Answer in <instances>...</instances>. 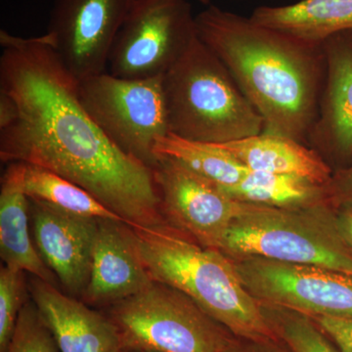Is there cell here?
<instances>
[{"mask_svg": "<svg viewBox=\"0 0 352 352\" xmlns=\"http://www.w3.org/2000/svg\"><path fill=\"white\" fill-rule=\"evenodd\" d=\"M25 273L7 265L0 270V352L7 351L21 309L31 298Z\"/></svg>", "mask_w": 352, "mask_h": 352, "instance_id": "obj_23", "label": "cell"}, {"mask_svg": "<svg viewBox=\"0 0 352 352\" xmlns=\"http://www.w3.org/2000/svg\"><path fill=\"white\" fill-rule=\"evenodd\" d=\"M106 314L119 329L122 347L129 349L221 352L237 338L188 296L157 281L113 303Z\"/></svg>", "mask_w": 352, "mask_h": 352, "instance_id": "obj_6", "label": "cell"}, {"mask_svg": "<svg viewBox=\"0 0 352 352\" xmlns=\"http://www.w3.org/2000/svg\"><path fill=\"white\" fill-rule=\"evenodd\" d=\"M134 0H56L45 36L78 82L105 73Z\"/></svg>", "mask_w": 352, "mask_h": 352, "instance_id": "obj_11", "label": "cell"}, {"mask_svg": "<svg viewBox=\"0 0 352 352\" xmlns=\"http://www.w3.org/2000/svg\"><path fill=\"white\" fill-rule=\"evenodd\" d=\"M170 133L226 144L263 131V120L219 57L197 36L164 76Z\"/></svg>", "mask_w": 352, "mask_h": 352, "instance_id": "obj_4", "label": "cell"}, {"mask_svg": "<svg viewBox=\"0 0 352 352\" xmlns=\"http://www.w3.org/2000/svg\"><path fill=\"white\" fill-rule=\"evenodd\" d=\"M30 212L39 256L69 295L82 298L99 219L65 214L34 199H30Z\"/></svg>", "mask_w": 352, "mask_h": 352, "instance_id": "obj_13", "label": "cell"}, {"mask_svg": "<svg viewBox=\"0 0 352 352\" xmlns=\"http://www.w3.org/2000/svg\"><path fill=\"white\" fill-rule=\"evenodd\" d=\"M59 347L41 312L30 298L21 309L6 352H58Z\"/></svg>", "mask_w": 352, "mask_h": 352, "instance_id": "obj_24", "label": "cell"}, {"mask_svg": "<svg viewBox=\"0 0 352 352\" xmlns=\"http://www.w3.org/2000/svg\"><path fill=\"white\" fill-rule=\"evenodd\" d=\"M340 352H352V318L310 317Z\"/></svg>", "mask_w": 352, "mask_h": 352, "instance_id": "obj_25", "label": "cell"}, {"mask_svg": "<svg viewBox=\"0 0 352 352\" xmlns=\"http://www.w3.org/2000/svg\"><path fill=\"white\" fill-rule=\"evenodd\" d=\"M221 352H292L289 346L278 337L266 339L236 338L232 344Z\"/></svg>", "mask_w": 352, "mask_h": 352, "instance_id": "obj_26", "label": "cell"}, {"mask_svg": "<svg viewBox=\"0 0 352 352\" xmlns=\"http://www.w3.org/2000/svg\"><path fill=\"white\" fill-rule=\"evenodd\" d=\"M219 251L232 261L261 256L352 274V252L340 237L332 204L287 210L245 203Z\"/></svg>", "mask_w": 352, "mask_h": 352, "instance_id": "obj_5", "label": "cell"}, {"mask_svg": "<svg viewBox=\"0 0 352 352\" xmlns=\"http://www.w3.org/2000/svg\"><path fill=\"white\" fill-rule=\"evenodd\" d=\"M131 228L154 281L182 291L235 337H277L223 252L204 248L170 226Z\"/></svg>", "mask_w": 352, "mask_h": 352, "instance_id": "obj_3", "label": "cell"}, {"mask_svg": "<svg viewBox=\"0 0 352 352\" xmlns=\"http://www.w3.org/2000/svg\"><path fill=\"white\" fill-rule=\"evenodd\" d=\"M219 145L252 171L300 176L320 183H328L333 176L332 168L318 153L287 136L261 132Z\"/></svg>", "mask_w": 352, "mask_h": 352, "instance_id": "obj_17", "label": "cell"}, {"mask_svg": "<svg viewBox=\"0 0 352 352\" xmlns=\"http://www.w3.org/2000/svg\"><path fill=\"white\" fill-rule=\"evenodd\" d=\"M333 207L352 199V164L344 170L336 171L327 184Z\"/></svg>", "mask_w": 352, "mask_h": 352, "instance_id": "obj_27", "label": "cell"}, {"mask_svg": "<svg viewBox=\"0 0 352 352\" xmlns=\"http://www.w3.org/2000/svg\"><path fill=\"white\" fill-rule=\"evenodd\" d=\"M232 261L245 288L261 305L309 317L352 318L351 273L261 256Z\"/></svg>", "mask_w": 352, "mask_h": 352, "instance_id": "obj_9", "label": "cell"}, {"mask_svg": "<svg viewBox=\"0 0 352 352\" xmlns=\"http://www.w3.org/2000/svg\"><path fill=\"white\" fill-rule=\"evenodd\" d=\"M197 36L187 0H134L111 50L110 74L127 80L164 76Z\"/></svg>", "mask_w": 352, "mask_h": 352, "instance_id": "obj_8", "label": "cell"}, {"mask_svg": "<svg viewBox=\"0 0 352 352\" xmlns=\"http://www.w3.org/2000/svg\"><path fill=\"white\" fill-rule=\"evenodd\" d=\"M25 191L30 199L76 217L124 221L76 183L39 166L25 164Z\"/></svg>", "mask_w": 352, "mask_h": 352, "instance_id": "obj_21", "label": "cell"}, {"mask_svg": "<svg viewBox=\"0 0 352 352\" xmlns=\"http://www.w3.org/2000/svg\"><path fill=\"white\" fill-rule=\"evenodd\" d=\"M83 107L111 141L154 168L157 139L170 134L164 76L127 80L102 73L78 82Z\"/></svg>", "mask_w": 352, "mask_h": 352, "instance_id": "obj_7", "label": "cell"}, {"mask_svg": "<svg viewBox=\"0 0 352 352\" xmlns=\"http://www.w3.org/2000/svg\"><path fill=\"white\" fill-rule=\"evenodd\" d=\"M261 308L273 332L292 352H340L307 315L283 307Z\"/></svg>", "mask_w": 352, "mask_h": 352, "instance_id": "obj_22", "label": "cell"}, {"mask_svg": "<svg viewBox=\"0 0 352 352\" xmlns=\"http://www.w3.org/2000/svg\"><path fill=\"white\" fill-rule=\"evenodd\" d=\"M30 296L47 324L61 352H120L119 329L103 312L66 295L38 277L29 281Z\"/></svg>", "mask_w": 352, "mask_h": 352, "instance_id": "obj_15", "label": "cell"}, {"mask_svg": "<svg viewBox=\"0 0 352 352\" xmlns=\"http://www.w3.org/2000/svg\"><path fill=\"white\" fill-rule=\"evenodd\" d=\"M153 173L168 223L204 248L220 250L245 203L170 157L159 156Z\"/></svg>", "mask_w": 352, "mask_h": 352, "instance_id": "obj_10", "label": "cell"}, {"mask_svg": "<svg viewBox=\"0 0 352 352\" xmlns=\"http://www.w3.org/2000/svg\"><path fill=\"white\" fill-rule=\"evenodd\" d=\"M327 184L300 176L249 170L239 184L222 191L244 203L298 210L332 204Z\"/></svg>", "mask_w": 352, "mask_h": 352, "instance_id": "obj_19", "label": "cell"}, {"mask_svg": "<svg viewBox=\"0 0 352 352\" xmlns=\"http://www.w3.org/2000/svg\"><path fill=\"white\" fill-rule=\"evenodd\" d=\"M326 78L307 145L333 173L352 164V30L323 41Z\"/></svg>", "mask_w": 352, "mask_h": 352, "instance_id": "obj_12", "label": "cell"}, {"mask_svg": "<svg viewBox=\"0 0 352 352\" xmlns=\"http://www.w3.org/2000/svg\"><path fill=\"white\" fill-rule=\"evenodd\" d=\"M120 352H157L155 351H149V349H129V347H122Z\"/></svg>", "mask_w": 352, "mask_h": 352, "instance_id": "obj_29", "label": "cell"}, {"mask_svg": "<svg viewBox=\"0 0 352 352\" xmlns=\"http://www.w3.org/2000/svg\"><path fill=\"white\" fill-rule=\"evenodd\" d=\"M197 1L201 2L204 6H210V2L212 0H197Z\"/></svg>", "mask_w": 352, "mask_h": 352, "instance_id": "obj_30", "label": "cell"}, {"mask_svg": "<svg viewBox=\"0 0 352 352\" xmlns=\"http://www.w3.org/2000/svg\"><path fill=\"white\" fill-rule=\"evenodd\" d=\"M155 153L177 160L221 190L239 184L250 170L223 146L189 141L170 133L157 139Z\"/></svg>", "mask_w": 352, "mask_h": 352, "instance_id": "obj_20", "label": "cell"}, {"mask_svg": "<svg viewBox=\"0 0 352 352\" xmlns=\"http://www.w3.org/2000/svg\"><path fill=\"white\" fill-rule=\"evenodd\" d=\"M199 38L219 58L263 120V131L307 145L326 78L323 43L215 6L196 15Z\"/></svg>", "mask_w": 352, "mask_h": 352, "instance_id": "obj_2", "label": "cell"}, {"mask_svg": "<svg viewBox=\"0 0 352 352\" xmlns=\"http://www.w3.org/2000/svg\"><path fill=\"white\" fill-rule=\"evenodd\" d=\"M0 91L16 107L0 129L2 163L39 166L87 190L131 227L168 226L152 168L120 150L88 115L45 34L0 31Z\"/></svg>", "mask_w": 352, "mask_h": 352, "instance_id": "obj_1", "label": "cell"}, {"mask_svg": "<svg viewBox=\"0 0 352 352\" xmlns=\"http://www.w3.org/2000/svg\"><path fill=\"white\" fill-rule=\"evenodd\" d=\"M25 164H7L0 186V256L18 268L57 286L54 273L39 256L30 234V199L25 191Z\"/></svg>", "mask_w": 352, "mask_h": 352, "instance_id": "obj_16", "label": "cell"}, {"mask_svg": "<svg viewBox=\"0 0 352 352\" xmlns=\"http://www.w3.org/2000/svg\"><path fill=\"white\" fill-rule=\"evenodd\" d=\"M153 282L136 247L131 226L119 220L99 219L82 302L109 307L148 288Z\"/></svg>", "mask_w": 352, "mask_h": 352, "instance_id": "obj_14", "label": "cell"}, {"mask_svg": "<svg viewBox=\"0 0 352 352\" xmlns=\"http://www.w3.org/2000/svg\"><path fill=\"white\" fill-rule=\"evenodd\" d=\"M250 18L256 24L323 43L336 32L352 30V0H300L281 6H259Z\"/></svg>", "mask_w": 352, "mask_h": 352, "instance_id": "obj_18", "label": "cell"}, {"mask_svg": "<svg viewBox=\"0 0 352 352\" xmlns=\"http://www.w3.org/2000/svg\"><path fill=\"white\" fill-rule=\"evenodd\" d=\"M336 220L340 237L352 252V199L336 208Z\"/></svg>", "mask_w": 352, "mask_h": 352, "instance_id": "obj_28", "label": "cell"}, {"mask_svg": "<svg viewBox=\"0 0 352 352\" xmlns=\"http://www.w3.org/2000/svg\"><path fill=\"white\" fill-rule=\"evenodd\" d=\"M235 1H244V0H235Z\"/></svg>", "mask_w": 352, "mask_h": 352, "instance_id": "obj_31", "label": "cell"}]
</instances>
